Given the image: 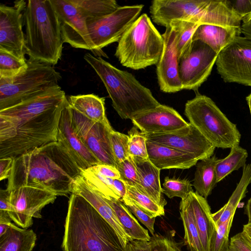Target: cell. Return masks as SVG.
Returning a JSON list of instances; mask_svg holds the SVG:
<instances>
[{
  "label": "cell",
  "mask_w": 251,
  "mask_h": 251,
  "mask_svg": "<svg viewBox=\"0 0 251 251\" xmlns=\"http://www.w3.org/2000/svg\"><path fill=\"white\" fill-rule=\"evenodd\" d=\"M67 101L58 85L0 110V158H15L57 141L59 123Z\"/></svg>",
  "instance_id": "cell-1"
},
{
  "label": "cell",
  "mask_w": 251,
  "mask_h": 251,
  "mask_svg": "<svg viewBox=\"0 0 251 251\" xmlns=\"http://www.w3.org/2000/svg\"><path fill=\"white\" fill-rule=\"evenodd\" d=\"M80 173L65 148L53 142L14 158L6 189L28 186L67 196Z\"/></svg>",
  "instance_id": "cell-2"
},
{
  "label": "cell",
  "mask_w": 251,
  "mask_h": 251,
  "mask_svg": "<svg viewBox=\"0 0 251 251\" xmlns=\"http://www.w3.org/2000/svg\"><path fill=\"white\" fill-rule=\"evenodd\" d=\"M64 227L63 251H126L111 226L77 194L70 197Z\"/></svg>",
  "instance_id": "cell-3"
},
{
  "label": "cell",
  "mask_w": 251,
  "mask_h": 251,
  "mask_svg": "<svg viewBox=\"0 0 251 251\" xmlns=\"http://www.w3.org/2000/svg\"><path fill=\"white\" fill-rule=\"evenodd\" d=\"M25 53L52 66L62 53L60 24L50 0H29L24 13Z\"/></svg>",
  "instance_id": "cell-4"
},
{
  "label": "cell",
  "mask_w": 251,
  "mask_h": 251,
  "mask_svg": "<svg viewBox=\"0 0 251 251\" xmlns=\"http://www.w3.org/2000/svg\"><path fill=\"white\" fill-rule=\"evenodd\" d=\"M84 59L101 80L113 108L123 119L131 120L137 114L160 104L151 91L131 73L89 53L84 55Z\"/></svg>",
  "instance_id": "cell-5"
},
{
  "label": "cell",
  "mask_w": 251,
  "mask_h": 251,
  "mask_svg": "<svg viewBox=\"0 0 251 251\" xmlns=\"http://www.w3.org/2000/svg\"><path fill=\"white\" fill-rule=\"evenodd\" d=\"M163 48L162 35L144 13L123 34L115 55L123 66L137 70L156 65Z\"/></svg>",
  "instance_id": "cell-6"
},
{
  "label": "cell",
  "mask_w": 251,
  "mask_h": 251,
  "mask_svg": "<svg viewBox=\"0 0 251 251\" xmlns=\"http://www.w3.org/2000/svg\"><path fill=\"white\" fill-rule=\"evenodd\" d=\"M184 114L194 126L216 148L239 145L241 134L209 97L198 94L185 105Z\"/></svg>",
  "instance_id": "cell-7"
},
{
  "label": "cell",
  "mask_w": 251,
  "mask_h": 251,
  "mask_svg": "<svg viewBox=\"0 0 251 251\" xmlns=\"http://www.w3.org/2000/svg\"><path fill=\"white\" fill-rule=\"evenodd\" d=\"M27 68L11 78H0V110L40 95L58 85L61 76L52 66L31 58Z\"/></svg>",
  "instance_id": "cell-8"
},
{
  "label": "cell",
  "mask_w": 251,
  "mask_h": 251,
  "mask_svg": "<svg viewBox=\"0 0 251 251\" xmlns=\"http://www.w3.org/2000/svg\"><path fill=\"white\" fill-rule=\"evenodd\" d=\"M144 5L119 6L112 13L100 18L87 22L89 34L96 55L105 56L101 50L120 38L138 18Z\"/></svg>",
  "instance_id": "cell-9"
},
{
  "label": "cell",
  "mask_w": 251,
  "mask_h": 251,
  "mask_svg": "<svg viewBox=\"0 0 251 251\" xmlns=\"http://www.w3.org/2000/svg\"><path fill=\"white\" fill-rule=\"evenodd\" d=\"M215 63L225 82L251 86V39L236 36L218 53Z\"/></svg>",
  "instance_id": "cell-10"
},
{
  "label": "cell",
  "mask_w": 251,
  "mask_h": 251,
  "mask_svg": "<svg viewBox=\"0 0 251 251\" xmlns=\"http://www.w3.org/2000/svg\"><path fill=\"white\" fill-rule=\"evenodd\" d=\"M218 54L200 40L193 41L178 59V72L182 89L197 91L209 76Z\"/></svg>",
  "instance_id": "cell-11"
},
{
  "label": "cell",
  "mask_w": 251,
  "mask_h": 251,
  "mask_svg": "<svg viewBox=\"0 0 251 251\" xmlns=\"http://www.w3.org/2000/svg\"><path fill=\"white\" fill-rule=\"evenodd\" d=\"M71 111L75 131L88 150L100 164L116 167L117 162L110 140V134L113 129L108 120L104 122H94L72 107Z\"/></svg>",
  "instance_id": "cell-12"
},
{
  "label": "cell",
  "mask_w": 251,
  "mask_h": 251,
  "mask_svg": "<svg viewBox=\"0 0 251 251\" xmlns=\"http://www.w3.org/2000/svg\"><path fill=\"white\" fill-rule=\"evenodd\" d=\"M56 197L52 192L39 188L20 187L10 191L11 209L8 214L16 225L27 228L33 224V218L42 217V209L53 203Z\"/></svg>",
  "instance_id": "cell-13"
},
{
  "label": "cell",
  "mask_w": 251,
  "mask_h": 251,
  "mask_svg": "<svg viewBox=\"0 0 251 251\" xmlns=\"http://www.w3.org/2000/svg\"><path fill=\"white\" fill-rule=\"evenodd\" d=\"M26 2L17 0L13 6L0 5V50L26 61L24 13Z\"/></svg>",
  "instance_id": "cell-14"
},
{
  "label": "cell",
  "mask_w": 251,
  "mask_h": 251,
  "mask_svg": "<svg viewBox=\"0 0 251 251\" xmlns=\"http://www.w3.org/2000/svg\"><path fill=\"white\" fill-rule=\"evenodd\" d=\"M59 18L63 43L72 47L91 50L95 49L90 38L86 19L72 0H50Z\"/></svg>",
  "instance_id": "cell-15"
},
{
  "label": "cell",
  "mask_w": 251,
  "mask_h": 251,
  "mask_svg": "<svg viewBox=\"0 0 251 251\" xmlns=\"http://www.w3.org/2000/svg\"><path fill=\"white\" fill-rule=\"evenodd\" d=\"M145 134L147 141L187 152L199 161L211 157L216 148L190 123L186 126L170 132Z\"/></svg>",
  "instance_id": "cell-16"
},
{
  "label": "cell",
  "mask_w": 251,
  "mask_h": 251,
  "mask_svg": "<svg viewBox=\"0 0 251 251\" xmlns=\"http://www.w3.org/2000/svg\"><path fill=\"white\" fill-rule=\"evenodd\" d=\"M207 1L208 0H154L151 1L150 12L153 22L165 27L173 21L197 23Z\"/></svg>",
  "instance_id": "cell-17"
},
{
  "label": "cell",
  "mask_w": 251,
  "mask_h": 251,
  "mask_svg": "<svg viewBox=\"0 0 251 251\" xmlns=\"http://www.w3.org/2000/svg\"><path fill=\"white\" fill-rule=\"evenodd\" d=\"M164 48L156 64V74L160 90L175 93L182 89L178 72V55L176 48V32L170 25L162 35Z\"/></svg>",
  "instance_id": "cell-18"
},
{
  "label": "cell",
  "mask_w": 251,
  "mask_h": 251,
  "mask_svg": "<svg viewBox=\"0 0 251 251\" xmlns=\"http://www.w3.org/2000/svg\"><path fill=\"white\" fill-rule=\"evenodd\" d=\"M57 141L65 148L80 169H86L100 164L76 134L73 124L71 107L68 100L65 105L60 119Z\"/></svg>",
  "instance_id": "cell-19"
},
{
  "label": "cell",
  "mask_w": 251,
  "mask_h": 251,
  "mask_svg": "<svg viewBox=\"0 0 251 251\" xmlns=\"http://www.w3.org/2000/svg\"><path fill=\"white\" fill-rule=\"evenodd\" d=\"M133 126L146 134L172 132L189 125L173 108L160 104L133 117Z\"/></svg>",
  "instance_id": "cell-20"
},
{
  "label": "cell",
  "mask_w": 251,
  "mask_h": 251,
  "mask_svg": "<svg viewBox=\"0 0 251 251\" xmlns=\"http://www.w3.org/2000/svg\"><path fill=\"white\" fill-rule=\"evenodd\" d=\"M72 193L83 197L97 210L114 228L122 246L125 248L127 243L132 239L126 233L114 210L106 200L92 190L81 175L76 178L74 183Z\"/></svg>",
  "instance_id": "cell-21"
},
{
  "label": "cell",
  "mask_w": 251,
  "mask_h": 251,
  "mask_svg": "<svg viewBox=\"0 0 251 251\" xmlns=\"http://www.w3.org/2000/svg\"><path fill=\"white\" fill-rule=\"evenodd\" d=\"M147 149L149 160L160 170L189 169L199 161L190 153L147 140Z\"/></svg>",
  "instance_id": "cell-22"
},
{
  "label": "cell",
  "mask_w": 251,
  "mask_h": 251,
  "mask_svg": "<svg viewBox=\"0 0 251 251\" xmlns=\"http://www.w3.org/2000/svg\"><path fill=\"white\" fill-rule=\"evenodd\" d=\"M136 167L140 189L160 206L164 207L167 201L162 192L160 181V170L149 159L132 156Z\"/></svg>",
  "instance_id": "cell-23"
},
{
  "label": "cell",
  "mask_w": 251,
  "mask_h": 251,
  "mask_svg": "<svg viewBox=\"0 0 251 251\" xmlns=\"http://www.w3.org/2000/svg\"><path fill=\"white\" fill-rule=\"evenodd\" d=\"M200 234L203 251H209L211 238L217 226L212 218L206 199L197 192H191L187 196Z\"/></svg>",
  "instance_id": "cell-24"
},
{
  "label": "cell",
  "mask_w": 251,
  "mask_h": 251,
  "mask_svg": "<svg viewBox=\"0 0 251 251\" xmlns=\"http://www.w3.org/2000/svg\"><path fill=\"white\" fill-rule=\"evenodd\" d=\"M240 28L200 25L195 30L192 41L200 40L210 47L218 54L237 36H240Z\"/></svg>",
  "instance_id": "cell-25"
},
{
  "label": "cell",
  "mask_w": 251,
  "mask_h": 251,
  "mask_svg": "<svg viewBox=\"0 0 251 251\" xmlns=\"http://www.w3.org/2000/svg\"><path fill=\"white\" fill-rule=\"evenodd\" d=\"M71 107L88 119L98 122L108 120L105 108V99L96 95H72L67 98Z\"/></svg>",
  "instance_id": "cell-26"
},
{
  "label": "cell",
  "mask_w": 251,
  "mask_h": 251,
  "mask_svg": "<svg viewBox=\"0 0 251 251\" xmlns=\"http://www.w3.org/2000/svg\"><path fill=\"white\" fill-rule=\"evenodd\" d=\"M36 239L32 229L19 227L12 223L0 236V251H32Z\"/></svg>",
  "instance_id": "cell-27"
},
{
  "label": "cell",
  "mask_w": 251,
  "mask_h": 251,
  "mask_svg": "<svg viewBox=\"0 0 251 251\" xmlns=\"http://www.w3.org/2000/svg\"><path fill=\"white\" fill-rule=\"evenodd\" d=\"M250 183L251 164H248L243 167L240 180L227 202L218 211L212 214V218L217 227L234 217L239 202L246 196Z\"/></svg>",
  "instance_id": "cell-28"
},
{
  "label": "cell",
  "mask_w": 251,
  "mask_h": 251,
  "mask_svg": "<svg viewBox=\"0 0 251 251\" xmlns=\"http://www.w3.org/2000/svg\"><path fill=\"white\" fill-rule=\"evenodd\" d=\"M105 199V198H104ZM114 210L126 235L132 240L150 241L151 237L132 215V212L120 200L106 199Z\"/></svg>",
  "instance_id": "cell-29"
},
{
  "label": "cell",
  "mask_w": 251,
  "mask_h": 251,
  "mask_svg": "<svg viewBox=\"0 0 251 251\" xmlns=\"http://www.w3.org/2000/svg\"><path fill=\"white\" fill-rule=\"evenodd\" d=\"M215 155L199 161L197 163L193 185L196 192L206 199L217 183Z\"/></svg>",
  "instance_id": "cell-30"
},
{
  "label": "cell",
  "mask_w": 251,
  "mask_h": 251,
  "mask_svg": "<svg viewBox=\"0 0 251 251\" xmlns=\"http://www.w3.org/2000/svg\"><path fill=\"white\" fill-rule=\"evenodd\" d=\"M180 217L184 228V241L190 251H203L199 232L192 207L187 197L179 204Z\"/></svg>",
  "instance_id": "cell-31"
},
{
  "label": "cell",
  "mask_w": 251,
  "mask_h": 251,
  "mask_svg": "<svg viewBox=\"0 0 251 251\" xmlns=\"http://www.w3.org/2000/svg\"><path fill=\"white\" fill-rule=\"evenodd\" d=\"M247 151L237 145L230 148L229 154L223 159H218L216 164L217 182H219L234 171L246 165Z\"/></svg>",
  "instance_id": "cell-32"
},
{
  "label": "cell",
  "mask_w": 251,
  "mask_h": 251,
  "mask_svg": "<svg viewBox=\"0 0 251 251\" xmlns=\"http://www.w3.org/2000/svg\"><path fill=\"white\" fill-rule=\"evenodd\" d=\"M80 170V175L94 191L106 199L114 198L121 200L119 193L114 186V179L100 175L94 171L91 167Z\"/></svg>",
  "instance_id": "cell-33"
},
{
  "label": "cell",
  "mask_w": 251,
  "mask_h": 251,
  "mask_svg": "<svg viewBox=\"0 0 251 251\" xmlns=\"http://www.w3.org/2000/svg\"><path fill=\"white\" fill-rule=\"evenodd\" d=\"M86 19H98L115 11L119 6L114 0H72Z\"/></svg>",
  "instance_id": "cell-34"
},
{
  "label": "cell",
  "mask_w": 251,
  "mask_h": 251,
  "mask_svg": "<svg viewBox=\"0 0 251 251\" xmlns=\"http://www.w3.org/2000/svg\"><path fill=\"white\" fill-rule=\"evenodd\" d=\"M169 25L176 32V48L178 59L191 46L193 35L200 25L190 21L176 20L172 21Z\"/></svg>",
  "instance_id": "cell-35"
},
{
  "label": "cell",
  "mask_w": 251,
  "mask_h": 251,
  "mask_svg": "<svg viewBox=\"0 0 251 251\" xmlns=\"http://www.w3.org/2000/svg\"><path fill=\"white\" fill-rule=\"evenodd\" d=\"M126 195L150 216L156 218L164 215V207L158 205L150 197L139 191L135 187L126 184Z\"/></svg>",
  "instance_id": "cell-36"
},
{
  "label": "cell",
  "mask_w": 251,
  "mask_h": 251,
  "mask_svg": "<svg viewBox=\"0 0 251 251\" xmlns=\"http://www.w3.org/2000/svg\"><path fill=\"white\" fill-rule=\"evenodd\" d=\"M27 68L26 61L0 50V78L13 77Z\"/></svg>",
  "instance_id": "cell-37"
},
{
  "label": "cell",
  "mask_w": 251,
  "mask_h": 251,
  "mask_svg": "<svg viewBox=\"0 0 251 251\" xmlns=\"http://www.w3.org/2000/svg\"><path fill=\"white\" fill-rule=\"evenodd\" d=\"M192 184L186 179L170 178H164L162 192L169 198L179 197L182 199L186 198L192 191Z\"/></svg>",
  "instance_id": "cell-38"
},
{
  "label": "cell",
  "mask_w": 251,
  "mask_h": 251,
  "mask_svg": "<svg viewBox=\"0 0 251 251\" xmlns=\"http://www.w3.org/2000/svg\"><path fill=\"white\" fill-rule=\"evenodd\" d=\"M233 217L218 226L211 238L209 251H229L228 235Z\"/></svg>",
  "instance_id": "cell-39"
},
{
  "label": "cell",
  "mask_w": 251,
  "mask_h": 251,
  "mask_svg": "<svg viewBox=\"0 0 251 251\" xmlns=\"http://www.w3.org/2000/svg\"><path fill=\"white\" fill-rule=\"evenodd\" d=\"M129 153L132 156L149 159L146 134L133 126L128 134Z\"/></svg>",
  "instance_id": "cell-40"
},
{
  "label": "cell",
  "mask_w": 251,
  "mask_h": 251,
  "mask_svg": "<svg viewBox=\"0 0 251 251\" xmlns=\"http://www.w3.org/2000/svg\"><path fill=\"white\" fill-rule=\"evenodd\" d=\"M111 148L117 163L126 159L130 156L128 147V135L113 129L110 134Z\"/></svg>",
  "instance_id": "cell-41"
},
{
  "label": "cell",
  "mask_w": 251,
  "mask_h": 251,
  "mask_svg": "<svg viewBox=\"0 0 251 251\" xmlns=\"http://www.w3.org/2000/svg\"><path fill=\"white\" fill-rule=\"evenodd\" d=\"M116 168L120 175V179L126 185L140 189L137 171L132 156L130 155L126 159L117 163Z\"/></svg>",
  "instance_id": "cell-42"
},
{
  "label": "cell",
  "mask_w": 251,
  "mask_h": 251,
  "mask_svg": "<svg viewBox=\"0 0 251 251\" xmlns=\"http://www.w3.org/2000/svg\"><path fill=\"white\" fill-rule=\"evenodd\" d=\"M121 200L138 220L148 228L152 235H154V225L155 218L150 216L146 212L126 195Z\"/></svg>",
  "instance_id": "cell-43"
},
{
  "label": "cell",
  "mask_w": 251,
  "mask_h": 251,
  "mask_svg": "<svg viewBox=\"0 0 251 251\" xmlns=\"http://www.w3.org/2000/svg\"><path fill=\"white\" fill-rule=\"evenodd\" d=\"M171 235H163L160 234L153 235L150 240V251H181Z\"/></svg>",
  "instance_id": "cell-44"
},
{
  "label": "cell",
  "mask_w": 251,
  "mask_h": 251,
  "mask_svg": "<svg viewBox=\"0 0 251 251\" xmlns=\"http://www.w3.org/2000/svg\"><path fill=\"white\" fill-rule=\"evenodd\" d=\"M229 251H251V238L244 230L230 239Z\"/></svg>",
  "instance_id": "cell-45"
},
{
  "label": "cell",
  "mask_w": 251,
  "mask_h": 251,
  "mask_svg": "<svg viewBox=\"0 0 251 251\" xmlns=\"http://www.w3.org/2000/svg\"><path fill=\"white\" fill-rule=\"evenodd\" d=\"M225 2L232 11L242 19L251 14V0H225Z\"/></svg>",
  "instance_id": "cell-46"
},
{
  "label": "cell",
  "mask_w": 251,
  "mask_h": 251,
  "mask_svg": "<svg viewBox=\"0 0 251 251\" xmlns=\"http://www.w3.org/2000/svg\"><path fill=\"white\" fill-rule=\"evenodd\" d=\"M100 175L112 179H120V175L117 168L113 166L99 164L91 167Z\"/></svg>",
  "instance_id": "cell-47"
},
{
  "label": "cell",
  "mask_w": 251,
  "mask_h": 251,
  "mask_svg": "<svg viewBox=\"0 0 251 251\" xmlns=\"http://www.w3.org/2000/svg\"><path fill=\"white\" fill-rule=\"evenodd\" d=\"M14 158L11 157L0 158V180L8 179L11 172Z\"/></svg>",
  "instance_id": "cell-48"
},
{
  "label": "cell",
  "mask_w": 251,
  "mask_h": 251,
  "mask_svg": "<svg viewBox=\"0 0 251 251\" xmlns=\"http://www.w3.org/2000/svg\"><path fill=\"white\" fill-rule=\"evenodd\" d=\"M126 251H150L151 242L150 241L131 240L126 244Z\"/></svg>",
  "instance_id": "cell-49"
},
{
  "label": "cell",
  "mask_w": 251,
  "mask_h": 251,
  "mask_svg": "<svg viewBox=\"0 0 251 251\" xmlns=\"http://www.w3.org/2000/svg\"><path fill=\"white\" fill-rule=\"evenodd\" d=\"M9 197L10 191L7 189L0 190V212L8 213L10 211L11 204Z\"/></svg>",
  "instance_id": "cell-50"
},
{
  "label": "cell",
  "mask_w": 251,
  "mask_h": 251,
  "mask_svg": "<svg viewBox=\"0 0 251 251\" xmlns=\"http://www.w3.org/2000/svg\"><path fill=\"white\" fill-rule=\"evenodd\" d=\"M240 31L244 37L251 39V14L242 19Z\"/></svg>",
  "instance_id": "cell-51"
},
{
  "label": "cell",
  "mask_w": 251,
  "mask_h": 251,
  "mask_svg": "<svg viewBox=\"0 0 251 251\" xmlns=\"http://www.w3.org/2000/svg\"><path fill=\"white\" fill-rule=\"evenodd\" d=\"M12 220L7 213L0 212V236L8 229Z\"/></svg>",
  "instance_id": "cell-52"
},
{
  "label": "cell",
  "mask_w": 251,
  "mask_h": 251,
  "mask_svg": "<svg viewBox=\"0 0 251 251\" xmlns=\"http://www.w3.org/2000/svg\"><path fill=\"white\" fill-rule=\"evenodd\" d=\"M113 185L122 199L126 195V187L125 183L120 179H114Z\"/></svg>",
  "instance_id": "cell-53"
},
{
  "label": "cell",
  "mask_w": 251,
  "mask_h": 251,
  "mask_svg": "<svg viewBox=\"0 0 251 251\" xmlns=\"http://www.w3.org/2000/svg\"><path fill=\"white\" fill-rule=\"evenodd\" d=\"M245 213L247 215L248 224L251 226V198L248 200L245 207Z\"/></svg>",
  "instance_id": "cell-54"
},
{
  "label": "cell",
  "mask_w": 251,
  "mask_h": 251,
  "mask_svg": "<svg viewBox=\"0 0 251 251\" xmlns=\"http://www.w3.org/2000/svg\"><path fill=\"white\" fill-rule=\"evenodd\" d=\"M243 230L245 231L251 238V226L248 224L244 225Z\"/></svg>",
  "instance_id": "cell-55"
},
{
  "label": "cell",
  "mask_w": 251,
  "mask_h": 251,
  "mask_svg": "<svg viewBox=\"0 0 251 251\" xmlns=\"http://www.w3.org/2000/svg\"><path fill=\"white\" fill-rule=\"evenodd\" d=\"M246 100L250 109V114L251 116V93L246 97Z\"/></svg>",
  "instance_id": "cell-56"
}]
</instances>
